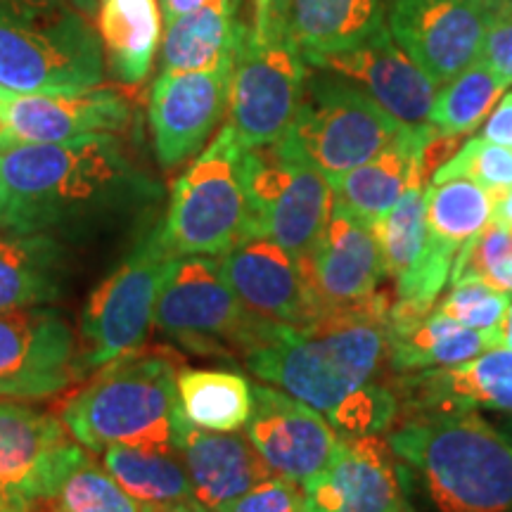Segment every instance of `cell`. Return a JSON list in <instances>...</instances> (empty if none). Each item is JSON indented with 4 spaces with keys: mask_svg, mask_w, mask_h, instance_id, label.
Instances as JSON below:
<instances>
[{
    "mask_svg": "<svg viewBox=\"0 0 512 512\" xmlns=\"http://www.w3.org/2000/svg\"><path fill=\"white\" fill-rule=\"evenodd\" d=\"M159 200L162 185L114 133L62 143L0 138V230L88 233Z\"/></svg>",
    "mask_w": 512,
    "mask_h": 512,
    "instance_id": "1",
    "label": "cell"
},
{
    "mask_svg": "<svg viewBox=\"0 0 512 512\" xmlns=\"http://www.w3.org/2000/svg\"><path fill=\"white\" fill-rule=\"evenodd\" d=\"M384 19V0H292L290 36L309 62L368 41Z\"/></svg>",
    "mask_w": 512,
    "mask_h": 512,
    "instance_id": "30",
    "label": "cell"
},
{
    "mask_svg": "<svg viewBox=\"0 0 512 512\" xmlns=\"http://www.w3.org/2000/svg\"><path fill=\"white\" fill-rule=\"evenodd\" d=\"M46 503L53 512H140V505L126 494L124 486L86 451Z\"/></svg>",
    "mask_w": 512,
    "mask_h": 512,
    "instance_id": "35",
    "label": "cell"
},
{
    "mask_svg": "<svg viewBox=\"0 0 512 512\" xmlns=\"http://www.w3.org/2000/svg\"><path fill=\"white\" fill-rule=\"evenodd\" d=\"M174 446L204 510L219 512L254 486L275 477L252 441L238 432H209L190 425L178 408Z\"/></svg>",
    "mask_w": 512,
    "mask_h": 512,
    "instance_id": "24",
    "label": "cell"
},
{
    "mask_svg": "<svg viewBox=\"0 0 512 512\" xmlns=\"http://www.w3.org/2000/svg\"><path fill=\"white\" fill-rule=\"evenodd\" d=\"M240 0H219L166 22L159 72H214L233 67L247 24L238 17Z\"/></svg>",
    "mask_w": 512,
    "mask_h": 512,
    "instance_id": "26",
    "label": "cell"
},
{
    "mask_svg": "<svg viewBox=\"0 0 512 512\" xmlns=\"http://www.w3.org/2000/svg\"><path fill=\"white\" fill-rule=\"evenodd\" d=\"M29 501H24L22 496L8 494V491H0V512H31Z\"/></svg>",
    "mask_w": 512,
    "mask_h": 512,
    "instance_id": "44",
    "label": "cell"
},
{
    "mask_svg": "<svg viewBox=\"0 0 512 512\" xmlns=\"http://www.w3.org/2000/svg\"><path fill=\"white\" fill-rule=\"evenodd\" d=\"M375 238L380 242L384 273L394 278L396 297L413 283L427 259L430 230H427V188L408 185L392 211L377 221Z\"/></svg>",
    "mask_w": 512,
    "mask_h": 512,
    "instance_id": "32",
    "label": "cell"
},
{
    "mask_svg": "<svg viewBox=\"0 0 512 512\" xmlns=\"http://www.w3.org/2000/svg\"><path fill=\"white\" fill-rule=\"evenodd\" d=\"M219 271L242 306L271 323L302 328L325 311L297 259L266 235H247L219 256Z\"/></svg>",
    "mask_w": 512,
    "mask_h": 512,
    "instance_id": "18",
    "label": "cell"
},
{
    "mask_svg": "<svg viewBox=\"0 0 512 512\" xmlns=\"http://www.w3.org/2000/svg\"><path fill=\"white\" fill-rule=\"evenodd\" d=\"M69 3H74L76 8L83 12V15H88V17L95 15V0H69Z\"/></svg>",
    "mask_w": 512,
    "mask_h": 512,
    "instance_id": "47",
    "label": "cell"
},
{
    "mask_svg": "<svg viewBox=\"0 0 512 512\" xmlns=\"http://www.w3.org/2000/svg\"><path fill=\"white\" fill-rule=\"evenodd\" d=\"M479 62L486 64L505 86H512V17H505L489 31Z\"/></svg>",
    "mask_w": 512,
    "mask_h": 512,
    "instance_id": "39",
    "label": "cell"
},
{
    "mask_svg": "<svg viewBox=\"0 0 512 512\" xmlns=\"http://www.w3.org/2000/svg\"><path fill=\"white\" fill-rule=\"evenodd\" d=\"M5 136V128H3V121H0V138Z\"/></svg>",
    "mask_w": 512,
    "mask_h": 512,
    "instance_id": "49",
    "label": "cell"
},
{
    "mask_svg": "<svg viewBox=\"0 0 512 512\" xmlns=\"http://www.w3.org/2000/svg\"><path fill=\"white\" fill-rule=\"evenodd\" d=\"M245 152L226 124L176 178L162 219L176 256H223L252 235Z\"/></svg>",
    "mask_w": 512,
    "mask_h": 512,
    "instance_id": "6",
    "label": "cell"
},
{
    "mask_svg": "<svg viewBox=\"0 0 512 512\" xmlns=\"http://www.w3.org/2000/svg\"><path fill=\"white\" fill-rule=\"evenodd\" d=\"M387 444L437 512H512V439L475 411L401 418Z\"/></svg>",
    "mask_w": 512,
    "mask_h": 512,
    "instance_id": "3",
    "label": "cell"
},
{
    "mask_svg": "<svg viewBox=\"0 0 512 512\" xmlns=\"http://www.w3.org/2000/svg\"><path fill=\"white\" fill-rule=\"evenodd\" d=\"M254 406L247 420V439L266 460L275 477L304 486L330 465L339 434L323 413L309 403L254 384Z\"/></svg>",
    "mask_w": 512,
    "mask_h": 512,
    "instance_id": "14",
    "label": "cell"
},
{
    "mask_svg": "<svg viewBox=\"0 0 512 512\" xmlns=\"http://www.w3.org/2000/svg\"><path fill=\"white\" fill-rule=\"evenodd\" d=\"M482 138L512 150V93H505L496 112L486 119Z\"/></svg>",
    "mask_w": 512,
    "mask_h": 512,
    "instance_id": "41",
    "label": "cell"
},
{
    "mask_svg": "<svg viewBox=\"0 0 512 512\" xmlns=\"http://www.w3.org/2000/svg\"><path fill=\"white\" fill-rule=\"evenodd\" d=\"M174 252L166 245L162 221L138 235L121 264L95 287L79 320L81 347L76 373H91L143 347L155 320V304Z\"/></svg>",
    "mask_w": 512,
    "mask_h": 512,
    "instance_id": "7",
    "label": "cell"
},
{
    "mask_svg": "<svg viewBox=\"0 0 512 512\" xmlns=\"http://www.w3.org/2000/svg\"><path fill=\"white\" fill-rule=\"evenodd\" d=\"M105 67L124 86H138L150 76L162 46V12L157 0H95Z\"/></svg>",
    "mask_w": 512,
    "mask_h": 512,
    "instance_id": "29",
    "label": "cell"
},
{
    "mask_svg": "<svg viewBox=\"0 0 512 512\" xmlns=\"http://www.w3.org/2000/svg\"><path fill=\"white\" fill-rule=\"evenodd\" d=\"M252 235H266L294 259L311 254L332 214V188L323 171L280 143L245 152Z\"/></svg>",
    "mask_w": 512,
    "mask_h": 512,
    "instance_id": "10",
    "label": "cell"
},
{
    "mask_svg": "<svg viewBox=\"0 0 512 512\" xmlns=\"http://www.w3.org/2000/svg\"><path fill=\"white\" fill-rule=\"evenodd\" d=\"M159 332L197 354H247L275 323L247 311L211 256H174L155 304Z\"/></svg>",
    "mask_w": 512,
    "mask_h": 512,
    "instance_id": "9",
    "label": "cell"
},
{
    "mask_svg": "<svg viewBox=\"0 0 512 512\" xmlns=\"http://www.w3.org/2000/svg\"><path fill=\"white\" fill-rule=\"evenodd\" d=\"M503 347L512 349V304L508 306V313L503 318Z\"/></svg>",
    "mask_w": 512,
    "mask_h": 512,
    "instance_id": "46",
    "label": "cell"
},
{
    "mask_svg": "<svg viewBox=\"0 0 512 512\" xmlns=\"http://www.w3.org/2000/svg\"><path fill=\"white\" fill-rule=\"evenodd\" d=\"M505 91L508 86L486 64L475 62L441 88L427 121L441 133L465 136L489 117Z\"/></svg>",
    "mask_w": 512,
    "mask_h": 512,
    "instance_id": "34",
    "label": "cell"
},
{
    "mask_svg": "<svg viewBox=\"0 0 512 512\" xmlns=\"http://www.w3.org/2000/svg\"><path fill=\"white\" fill-rule=\"evenodd\" d=\"M494 221L503 223L512 230V190L505 192L501 200L496 202V211H494Z\"/></svg>",
    "mask_w": 512,
    "mask_h": 512,
    "instance_id": "45",
    "label": "cell"
},
{
    "mask_svg": "<svg viewBox=\"0 0 512 512\" xmlns=\"http://www.w3.org/2000/svg\"><path fill=\"white\" fill-rule=\"evenodd\" d=\"M510 17H512V15H510Z\"/></svg>",
    "mask_w": 512,
    "mask_h": 512,
    "instance_id": "52",
    "label": "cell"
},
{
    "mask_svg": "<svg viewBox=\"0 0 512 512\" xmlns=\"http://www.w3.org/2000/svg\"><path fill=\"white\" fill-rule=\"evenodd\" d=\"M309 62L290 34L261 38L247 29L228 88V126L245 150H259L290 131L302 105Z\"/></svg>",
    "mask_w": 512,
    "mask_h": 512,
    "instance_id": "11",
    "label": "cell"
},
{
    "mask_svg": "<svg viewBox=\"0 0 512 512\" xmlns=\"http://www.w3.org/2000/svg\"><path fill=\"white\" fill-rule=\"evenodd\" d=\"M453 178H467V181L479 183L498 202L505 192L512 190V150L486 138L467 140L456 152V157L432 176V183L453 181Z\"/></svg>",
    "mask_w": 512,
    "mask_h": 512,
    "instance_id": "36",
    "label": "cell"
},
{
    "mask_svg": "<svg viewBox=\"0 0 512 512\" xmlns=\"http://www.w3.org/2000/svg\"><path fill=\"white\" fill-rule=\"evenodd\" d=\"M157 3L164 22H171V19L190 15V12L207 8V5L219 3V0H157Z\"/></svg>",
    "mask_w": 512,
    "mask_h": 512,
    "instance_id": "43",
    "label": "cell"
},
{
    "mask_svg": "<svg viewBox=\"0 0 512 512\" xmlns=\"http://www.w3.org/2000/svg\"><path fill=\"white\" fill-rule=\"evenodd\" d=\"M254 394L245 375L233 370H178V408L190 425L209 432H238L252 415Z\"/></svg>",
    "mask_w": 512,
    "mask_h": 512,
    "instance_id": "31",
    "label": "cell"
},
{
    "mask_svg": "<svg viewBox=\"0 0 512 512\" xmlns=\"http://www.w3.org/2000/svg\"><path fill=\"white\" fill-rule=\"evenodd\" d=\"M181 363L166 349H136L107 363L67 401L64 427L88 451L174 444Z\"/></svg>",
    "mask_w": 512,
    "mask_h": 512,
    "instance_id": "4",
    "label": "cell"
},
{
    "mask_svg": "<svg viewBox=\"0 0 512 512\" xmlns=\"http://www.w3.org/2000/svg\"><path fill=\"white\" fill-rule=\"evenodd\" d=\"M98 29L69 0H0V88L76 93L100 86Z\"/></svg>",
    "mask_w": 512,
    "mask_h": 512,
    "instance_id": "5",
    "label": "cell"
},
{
    "mask_svg": "<svg viewBox=\"0 0 512 512\" xmlns=\"http://www.w3.org/2000/svg\"><path fill=\"white\" fill-rule=\"evenodd\" d=\"M233 67L214 72H159L152 81L147 119L162 169L195 159L228 112Z\"/></svg>",
    "mask_w": 512,
    "mask_h": 512,
    "instance_id": "13",
    "label": "cell"
},
{
    "mask_svg": "<svg viewBox=\"0 0 512 512\" xmlns=\"http://www.w3.org/2000/svg\"><path fill=\"white\" fill-rule=\"evenodd\" d=\"M62 420L24 403L0 401V489L43 503L83 456Z\"/></svg>",
    "mask_w": 512,
    "mask_h": 512,
    "instance_id": "17",
    "label": "cell"
},
{
    "mask_svg": "<svg viewBox=\"0 0 512 512\" xmlns=\"http://www.w3.org/2000/svg\"><path fill=\"white\" fill-rule=\"evenodd\" d=\"M302 489L306 512H411L401 465L380 434L339 437L330 465Z\"/></svg>",
    "mask_w": 512,
    "mask_h": 512,
    "instance_id": "15",
    "label": "cell"
},
{
    "mask_svg": "<svg viewBox=\"0 0 512 512\" xmlns=\"http://www.w3.org/2000/svg\"><path fill=\"white\" fill-rule=\"evenodd\" d=\"M363 88L377 105L403 124H425L437 100V83L403 50L389 27L349 50L309 60Z\"/></svg>",
    "mask_w": 512,
    "mask_h": 512,
    "instance_id": "20",
    "label": "cell"
},
{
    "mask_svg": "<svg viewBox=\"0 0 512 512\" xmlns=\"http://www.w3.org/2000/svg\"><path fill=\"white\" fill-rule=\"evenodd\" d=\"M131 105L114 88L76 93H8L0 98L5 136L19 143H62L131 124Z\"/></svg>",
    "mask_w": 512,
    "mask_h": 512,
    "instance_id": "19",
    "label": "cell"
},
{
    "mask_svg": "<svg viewBox=\"0 0 512 512\" xmlns=\"http://www.w3.org/2000/svg\"><path fill=\"white\" fill-rule=\"evenodd\" d=\"M219 512H306L302 486L283 477H271L252 491L223 505Z\"/></svg>",
    "mask_w": 512,
    "mask_h": 512,
    "instance_id": "38",
    "label": "cell"
},
{
    "mask_svg": "<svg viewBox=\"0 0 512 512\" xmlns=\"http://www.w3.org/2000/svg\"><path fill=\"white\" fill-rule=\"evenodd\" d=\"M100 453L102 465L140 505V512H209L195 498L174 444L110 446Z\"/></svg>",
    "mask_w": 512,
    "mask_h": 512,
    "instance_id": "27",
    "label": "cell"
},
{
    "mask_svg": "<svg viewBox=\"0 0 512 512\" xmlns=\"http://www.w3.org/2000/svg\"><path fill=\"white\" fill-rule=\"evenodd\" d=\"M10 91H5V88H0V98H3V95H8Z\"/></svg>",
    "mask_w": 512,
    "mask_h": 512,
    "instance_id": "50",
    "label": "cell"
},
{
    "mask_svg": "<svg viewBox=\"0 0 512 512\" xmlns=\"http://www.w3.org/2000/svg\"><path fill=\"white\" fill-rule=\"evenodd\" d=\"M503 0H394L389 31L437 86L479 62L489 31L510 17Z\"/></svg>",
    "mask_w": 512,
    "mask_h": 512,
    "instance_id": "12",
    "label": "cell"
},
{
    "mask_svg": "<svg viewBox=\"0 0 512 512\" xmlns=\"http://www.w3.org/2000/svg\"><path fill=\"white\" fill-rule=\"evenodd\" d=\"M503 5H505V8H508V10L512 12V0H503Z\"/></svg>",
    "mask_w": 512,
    "mask_h": 512,
    "instance_id": "48",
    "label": "cell"
},
{
    "mask_svg": "<svg viewBox=\"0 0 512 512\" xmlns=\"http://www.w3.org/2000/svg\"><path fill=\"white\" fill-rule=\"evenodd\" d=\"M67 249L48 233H0V311L36 309L60 299Z\"/></svg>",
    "mask_w": 512,
    "mask_h": 512,
    "instance_id": "28",
    "label": "cell"
},
{
    "mask_svg": "<svg viewBox=\"0 0 512 512\" xmlns=\"http://www.w3.org/2000/svg\"><path fill=\"white\" fill-rule=\"evenodd\" d=\"M394 392L401 418L489 408L512 415V349H489L451 368L396 375Z\"/></svg>",
    "mask_w": 512,
    "mask_h": 512,
    "instance_id": "21",
    "label": "cell"
},
{
    "mask_svg": "<svg viewBox=\"0 0 512 512\" xmlns=\"http://www.w3.org/2000/svg\"><path fill=\"white\" fill-rule=\"evenodd\" d=\"M437 131L439 128L432 126L430 121L408 124L406 131L370 162L356 166L347 174L330 176L328 183L332 188V200L342 204L356 219L375 226L399 202L403 190L408 188V181H411V171L420 147Z\"/></svg>",
    "mask_w": 512,
    "mask_h": 512,
    "instance_id": "25",
    "label": "cell"
},
{
    "mask_svg": "<svg viewBox=\"0 0 512 512\" xmlns=\"http://www.w3.org/2000/svg\"><path fill=\"white\" fill-rule=\"evenodd\" d=\"M510 294L498 292L482 280H463V283L451 285V290L437 309L451 316L465 328L472 330H503V318L508 313Z\"/></svg>",
    "mask_w": 512,
    "mask_h": 512,
    "instance_id": "37",
    "label": "cell"
},
{
    "mask_svg": "<svg viewBox=\"0 0 512 512\" xmlns=\"http://www.w3.org/2000/svg\"><path fill=\"white\" fill-rule=\"evenodd\" d=\"M76 373V339L55 311H0V396L43 399Z\"/></svg>",
    "mask_w": 512,
    "mask_h": 512,
    "instance_id": "16",
    "label": "cell"
},
{
    "mask_svg": "<svg viewBox=\"0 0 512 512\" xmlns=\"http://www.w3.org/2000/svg\"><path fill=\"white\" fill-rule=\"evenodd\" d=\"M389 370L396 375L451 368L503 347V330H472L430 302L399 299L387 325Z\"/></svg>",
    "mask_w": 512,
    "mask_h": 512,
    "instance_id": "23",
    "label": "cell"
},
{
    "mask_svg": "<svg viewBox=\"0 0 512 512\" xmlns=\"http://www.w3.org/2000/svg\"><path fill=\"white\" fill-rule=\"evenodd\" d=\"M394 290L332 306L302 328L275 323L245 356L247 368L330 420L366 389L389 380V313Z\"/></svg>",
    "mask_w": 512,
    "mask_h": 512,
    "instance_id": "2",
    "label": "cell"
},
{
    "mask_svg": "<svg viewBox=\"0 0 512 512\" xmlns=\"http://www.w3.org/2000/svg\"><path fill=\"white\" fill-rule=\"evenodd\" d=\"M252 29L254 36L273 38L290 34L292 0H252Z\"/></svg>",
    "mask_w": 512,
    "mask_h": 512,
    "instance_id": "40",
    "label": "cell"
},
{
    "mask_svg": "<svg viewBox=\"0 0 512 512\" xmlns=\"http://www.w3.org/2000/svg\"><path fill=\"white\" fill-rule=\"evenodd\" d=\"M0 491H3V489H0Z\"/></svg>",
    "mask_w": 512,
    "mask_h": 512,
    "instance_id": "51",
    "label": "cell"
},
{
    "mask_svg": "<svg viewBox=\"0 0 512 512\" xmlns=\"http://www.w3.org/2000/svg\"><path fill=\"white\" fill-rule=\"evenodd\" d=\"M494 211L496 197L475 181L453 178L427 185L430 240L453 254L494 221Z\"/></svg>",
    "mask_w": 512,
    "mask_h": 512,
    "instance_id": "33",
    "label": "cell"
},
{
    "mask_svg": "<svg viewBox=\"0 0 512 512\" xmlns=\"http://www.w3.org/2000/svg\"><path fill=\"white\" fill-rule=\"evenodd\" d=\"M479 280L486 285H491L498 292L512 294V254L498 259L496 264H491Z\"/></svg>",
    "mask_w": 512,
    "mask_h": 512,
    "instance_id": "42",
    "label": "cell"
},
{
    "mask_svg": "<svg viewBox=\"0 0 512 512\" xmlns=\"http://www.w3.org/2000/svg\"><path fill=\"white\" fill-rule=\"evenodd\" d=\"M406 126L344 76H313L306 79L290 131L278 143L330 178L370 162Z\"/></svg>",
    "mask_w": 512,
    "mask_h": 512,
    "instance_id": "8",
    "label": "cell"
},
{
    "mask_svg": "<svg viewBox=\"0 0 512 512\" xmlns=\"http://www.w3.org/2000/svg\"><path fill=\"white\" fill-rule=\"evenodd\" d=\"M297 264L323 309L354 304L373 294L387 278L373 226L356 219L335 200L316 247Z\"/></svg>",
    "mask_w": 512,
    "mask_h": 512,
    "instance_id": "22",
    "label": "cell"
}]
</instances>
